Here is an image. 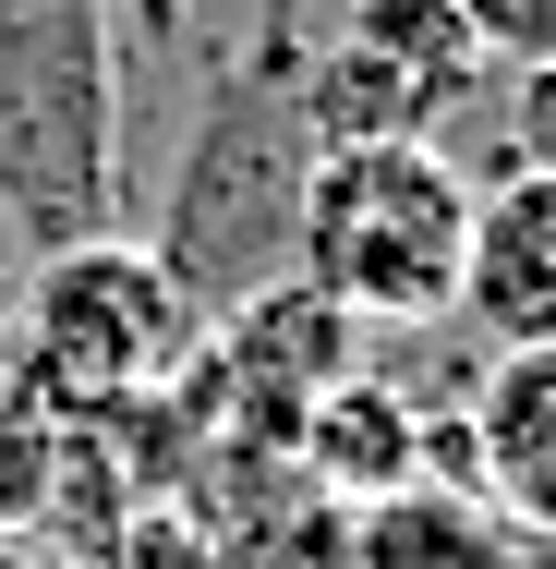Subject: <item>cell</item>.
<instances>
[{"label": "cell", "mask_w": 556, "mask_h": 569, "mask_svg": "<svg viewBox=\"0 0 556 569\" xmlns=\"http://www.w3.org/2000/svg\"><path fill=\"white\" fill-rule=\"evenodd\" d=\"M472 170L436 133H375L315 146L291 194V279L327 291L351 328H424L459 316V254H472Z\"/></svg>", "instance_id": "obj_1"}, {"label": "cell", "mask_w": 556, "mask_h": 569, "mask_svg": "<svg viewBox=\"0 0 556 569\" xmlns=\"http://www.w3.org/2000/svg\"><path fill=\"white\" fill-rule=\"evenodd\" d=\"M24 340H37V400H49V412H98V400H133V388L170 376L182 291H170V267L133 254V242H73V254L37 267Z\"/></svg>", "instance_id": "obj_2"}, {"label": "cell", "mask_w": 556, "mask_h": 569, "mask_svg": "<svg viewBox=\"0 0 556 569\" xmlns=\"http://www.w3.org/2000/svg\"><path fill=\"white\" fill-rule=\"evenodd\" d=\"M459 316L496 351L556 340V170H508L472 194V254H459Z\"/></svg>", "instance_id": "obj_3"}, {"label": "cell", "mask_w": 556, "mask_h": 569, "mask_svg": "<svg viewBox=\"0 0 556 569\" xmlns=\"http://www.w3.org/2000/svg\"><path fill=\"white\" fill-rule=\"evenodd\" d=\"M459 485L496 509V521H520V533H545L556 546V340L533 351H496V376L472 388V412H459Z\"/></svg>", "instance_id": "obj_4"}, {"label": "cell", "mask_w": 556, "mask_h": 569, "mask_svg": "<svg viewBox=\"0 0 556 569\" xmlns=\"http://www.w3.org/2000/svg\"><path fill=\"white\" fill-rule=\"evenodd\" d=\"M303 449H315V472H327L338 497H400L412 472H424V412L412 400H387L375 376H338V388H315V425H303Z\"/></svg>", "instance_id": "obj_5"}, {"label": "cell", "mask_w": 556, "mask_h": 569, "mask_svg": "<svg viewBox=\"0 0 556 569\" xmlns=\"http://www.w3.org/2000/svg\"><path fill=\"white\" fill-rule=\"evenodd\" d=\"M459 24H472V49L484 61H556V0H459Z\"/></svg>", "instance_id": "obj_6"}, {"label": "cell", "mask_w": 556, "mask_h": 569, "mask_svg": "<svg viewBox=\"0 0 556 569\" xmlns=\"http://www.w3.org/2000/svg\"><path fill=\"white\" fill-rule=\"evenodd\" d=\"M508 146H520V170H556V61L508 73Z\"/></svg>", "instance_id": "obj_7"}, {"label": "cell", "mask_w": 556, "mask_h": 569, "mask_svg": "<svg viewBox=\"0 0 556 569\" xmlns=\"http://www.w3.org/2000/svg\"><path fill=\"white\" fill-rule=\"evenodd\" d=\"M121 569H206V546H194L182 521H133V533H121Z\"/></svg>", "instance_id": "obj_8"}, {"label": "cell", "mask_w": 556, "mask_h": 569, "mask_svg": "<svg viewBox=\"0 0 556 569\" xmlns=\"http://www.w3.org/2000/svg\"><path fill=\"white\" fill-rule=\"evenodd\" d=\"M0 569H61V558H49L37 533H0Z\"/></svg>", "instance_id": "obj_9"}]
</instances>
